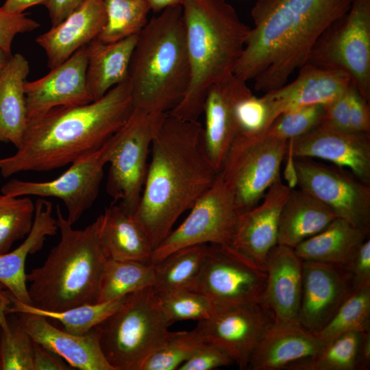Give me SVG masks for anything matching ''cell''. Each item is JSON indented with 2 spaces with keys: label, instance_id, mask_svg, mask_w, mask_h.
Listing matches in <instances>:
<instances>
[{
  "label": "cell",
  "instance_id": "obj_1",
  "mask_svg": "<svg viewBox=\"0 0 370 370\" xmlns=\"http://www.w3.org/2000/svg\"><path fill=\"white\" fill-rule=\"evenodd\" d=\"M151 160L133 215L155 249L212 185L219 171L207 153L198 120L166 113L151 145Z\"/></svg>",
  "mask_w": 370,
  "mask_h": 370
},
{
  "label": "cell",
  "instance_id": "obj_2",
  "mask_svg": "<svg viewBox=\"0 0 370 370\" xmlns=\"http://www.w3.org/2000/svg\"><path fill=\"white\" fill-rule=\"evenodd\" d=\"M353 0H256L254 26L233 74L254 82L257 91L286 84L305 64L321 34L350 8Z\"/></svg>",
  "mask_w": 370,
  "mask_h": 370
},
{
  "label": "cell",
  "instance_id": "obj_3",
  "mask_svg": "<svg viewBox=\"0 0 370 370\" xmlns=\"http://www.w3.org/2000/svg\"><path fill=\"white\" fill-rule=\"evenodd\" d=\"M134 109L128 79L86 104L58 106L27 122L17 151L0 158V173L47 171L97 151L127 121Z\"/></svg>",
  "mask_w": 370,
  "mask_h": 370
},
{
  "label": "cell",
  "instance_id": "obj_4",
  "mask_svg": "<svg viewBox=\"0 0 370 370\" xmlns=\"http://www.w3.org/2000/svg\"><path fill=\"white\" fill-rule=\"evenodd\" d=\"M181 6L190 79L182 100L168 113L198 120L209 88L233 74L250 27L225 0H183Z\"/></svg>",
  "mask_w": 370,
  "mask_h": 370
},
{
  "label": "cell",
  "instance_id": "obj_5",
  "mask_svg": "<svg viewBox=\"0 0 370 370\" xmlns=\"http://www.w3.org/2000/svg\"><path fill=\"white\" fill-rule=\"evenodd\" d=\"M190 79L182 8L169 7L138 34L129 69L134 108L169 112L186 94Z\"/></svg>",
  "mask_w": 370,
  "mask_h": 370
},
{
  "label": "cell",
  "instance_id": "obj_6",
  "mask_svg": "<svg viewBox=\"0 0 370 370\" xmlns=\"http://www.w3.org/2000/svg\"><path fill=\"white\" fill-rule=\"evenodd\" d=\"M56 212L60 241L42 266L26 273L32 305L62 311L95 304L108 260L99 242L98 219L83 229H74L58 205Z\"/></svg>",
  "mask_w": 370,
  "mask_h": 370
},
{
  "label": "cell",
  "instance_id": "obj_7",
  "mask_svg": "<svg viewBox=\"0 0 370 370\" xmlns=\"http://www.w3.org/2000/svg\"><path fill=\"white\" fill-rule=\"evenodd\" d=\"M153 286L131 293L95 328L102 352L114 370H138L143 362L177 332L169 331Z\"/></svg>",
  "mask_w": 370,
  "mask_h": 370
},
{
  "label": "cell",
  "instance_id": "obj_8",
  "mask_svg": "<svg viewBox=\"0 0 370 370\" xmlns=\"http://www.w3.org/2000/svg\"><path fill=\"white\" fill-rule=\"evenodd\" d=\"M166 114L134 108L125 123L107 140L106 190L129 215L133 216L138 208L149 148Z\"/></svg>",
  "mask_w": 370,
  "mask_h": 370
},
{
  "label": "cell",
  "instance_id": "obj_9",
  "mask_svg": "<svg viewBox=\"0 0 370 370\" xmlns=\"http://www.w3.org/2000/svg\"><path fill=\"white\" fill-rule=\"evenodd\" d=\"M288 140L266 134L236 135L223 161L219 175L232 193L240 214L258 205L280 178Z\"/></svg>",
  "mask_w": 370,
  "mask_h": 370
},
{
  "label": "cell",
  "instance_id": "obj_10",
  "mask_svg": "<svg viewBox=\"0 0 370 370\" xmlns=\"http://www.w3.org/2000/svg\"><path fill=\"white\" fill-rule=\"evenodd\" d=\"M306 63L345 73L370 102V0H353L319 36Z\"/></svg>",
  "mask_w": 370,
  "mask_h": 370
},
{
  "label": "cell",
  "instance_id": "obj_11",
  "mask_svg": "<svg viewBox=\"0 0 370 370\" xmlns=\"http://www.w3.org/2000/svg\"><path fill=\"white\" fill-rule=\"evenodd\" d=\"M239 217L233 195L218 173L184 221L153 249L151 263L154 264L169 254L188 246L231 245Z\"/></svg>",
  "mask_w": 370,
  "mask_h": 370
},
{
  "label": "cell",
  "instance_id": "obj_12",
  "mask_svg": "<svg viewBox=\"0 0 370 370\" xmlns=\"http://www.w3.org/2000/svg\"><path fill=\"white\" fill-rule=\"evenodd\" d=\"M296 181L339 218L370 231V184L349 170L311 158H293Z\"/></svg>",
  "mask_w": 370,
  "mask_h": 370
},
{
  "label": "cell",
  "instance_id": "obj_13",
  "mask_svg": "<svg viewBox=\"0 0 370 370\" xmlns=\"http://www.w3.org/2000/svg\"><path fill=\"white\" fill-rule=\"evenodd\" d=\"M106 164L107 141L97 151L73 162L56 179L47 182L12 179L1 187V192L10 197L58 198L66 207V219L73 225L97 199Z\"/></svg>",
  "mask_w": 370,
  "mask_h": 370
},
{
  "label": "cell",
  "instance_id": "obj_14",
  "mask_svg": "<svg viewBox=\"0 0 370 370\" xmlns=\"http://www.w3.org/2000/svg\"><path fill=\"white\" fill-rule=\"evenodd\" d=\"M266 271L230 245L208 244L204 264L191 291L207 297L214 306L260 302Z\"/></svg>",
  "mask_w": 370,
  "mask_h": 370
},
{
  "label": "cell",
  "instance_id": "obj_15",
  "mask_svg": "<svg viewBox=\"0 0 370 370\" xmlns=\"http://www.w3.org/2000/svg\"><path fill=\"white\" fill-rule=\"evenodd\" d=\"M274 321L261 303L214 306L211 315L199 321L206 341L225 351L240 369H247L251 356L267 327Z\"/></svg>",
  "mask_w": 370,
  "mask_h": 370
},
{
  "label": "cell",
  "instance_id": "obj_16",
  "mask_svg": "<svg viewBox=\"0 0 370 370\" xmlns=\"http://www.w3.org/2000/svg\"><path fill=\"white\" fill-rule=\"evenodd\" d=\"M356 286L347 266L302 260V288L297 321L317 333Z\"/></svg>",
  "mask_w": 370,
  "mask_h": 370
},
{
  "label": "cell",
  "instance_id": "obj_17",
  "mask_svg": "<svg viewBox=\"0 0 370 370\" xmlns=\"http://www.w3.org/2000/svg\"><path fill=\"white\" fill-rule=\"evenodd\" d=\"M88 49L85 45L44 77L26 81L25 93L27 121L58 106L93 101L87 85Z\"/></svg>",
  "mask_w": 370,
  "mask_h": 370
},
{
  "label": "cell",
  "instance_id": "obj_18",
  "mask_svg": "<svg viewBox=\"0 0 370 370\" xmlns=\"http://www.w3.org/2000/svg\"><path fill=\"white\" fill-rule=\"evenodd\" d=\"M291 189L279 178L265 193L261 202L240 214L230 246L264 271L269 251L278 244L280 212Z\"/></svg>",
  "mask_w": 370,
  "mask_h": 370
},
{
  "label": "cell",
  "instance_id": "obj_19",
  "mask_svg": "<svg viewBox=\"0 0 370 370\" xmlns=\"http://www.w3.org/2000/svg\"><path fill=\"white\" fill-rule=\"evenodd\" d=\"M287 151L295 158H317L349 170L370 184L369 134L343 133L319 126L289 140Z\"/></svg>",
  "mask_w": 370,
  "mask_h": 370
},
{
  "label": "cell",
  "instance_id": "obj_20",
  "mask_svg": "<svg viewBox=\"0 0 370 370\" xmlns=\"http://www.w3.org/2000/svg\"><path fill=\"white\" fill-rule=\"evenodd\" d=\"M351 83L350 78L341 71L306 63L299 69L295 80L264 94L269 108L270 125L283 112L312 105L330 104Z\"/></svg>",
  "mask_w": 370,
  "mask_h": 370
},
{
  "label": "cell",
  "instance_id": "obj_21",
  "mask_svg": "<svg viewBox=\"0 0 370 370\" xmlns=\"http://www.w3.org/2000/svg\"><path fill=\"white\" fill-rule=\"evenodd\" d=\"M247 82L234 74L208 90L204 104V138L212 163L219 171L225 155L237 135L235 107L251 92Z\"/></svg>",
  "mask_w": 370,
  "mask_h": 370
},
{
  "label": "cell",
  "instance_id": "obj_22",
  "mask_svg": "<svg viewBox=\"0 0 370 370\" xmlns=\"http://www.w3.org/2000/svg\"><path fill=\"white\" fill-rule=\"evenodd\" d=\"M317 336L297 320H275L254 350L247 369L287 370L313 357L323 347Z\"/></svg>",
  "mask_w": 370,
  "mask_h": 370
},
{
  "label": "cell",
  "instance_id": "obj_23",
  "mask_svg": "<svg viewBox=\"0 0 370 370\" xmlns=\"http://www.w3.org/2000/svg\"><path fill=\"white\" fill-rule=\"evenodd\" d=\"M18 314V321L34 341L60 356L73 369L114 370L102 352L95 327L85 334H74L54 327L42 316Z\"/></svg>",
  "mask_w": 370,
  "mask_h": 370
},
{
  "label": "cell",
  "instance_id": "obj_24",
  "mask_svg": "<svg viewBox=\"0 0 370 370\" xmlns=\"http://www.w3.org/2000/svg\"><path fill=\"white\" fill-rule=\"evenodd\" d=\"M106 22L103 1L85 0L60 23L36 38L47 55V66L56 67L97 38Z\"/></svg>",
  "mask_w": 370,
  "mask_h": 370
},
{
  "label": "cell",
  "instance_id": "obj_25",
  "mask_svg": "<svg viewBox=\"0 0 370 370\" xmlns=\"http://www.w3.org/2000/svg\"><path fill=\"white\" fill-rule=\"evenodd\" d=\"M267 280L260 302L275 320H297L302 288V260L294 248L277 244L266 262Z\"/></svg>",
  "mask_w": 370,
  "mask_h": 370
},
{
  "label": "cell",
  "instance_id": "obj_26",
  "mask_svg": "<svg viewBox=\"0 0 370 370\" xmlns=\"http://www.w3.org/2000/svg\"><path fill=\"white\" fill-rule=\"evenodd\" d=\"M52 212L51 202L37 199L33 226L25 241L13 251L0 254V282L15 299L27 304L32 305L26 281V259L43 247L47 236L56 234L58 227Z\"/></svg>",
  "mask_w": 370,
  "mask_h": 370
},
{
  "label": "cell",
  "instance_id": "obj_27",
  "mask_svg": "<svg viewBox=\"0 0 370 370\" xmlns=\"http://www.w3.org/2000/svg\"><path fill=\"white\" fill-rule=\"evenodd\" d=\"M99 238L107 259L150 262L154 249L142 225L112 203L97 217Z\"/></svg>",
  "mask_w": 370,
  "mask_h": 370
},
{
  "label": "cell",
  "instance_id": "obj_28",
  "mask_svg": "<svg viewBox=\"0 0 370 370\" xmlns=\"http://www.w3.org/2000/svg\"><path fill=\"white\" fill-rule=\"evenodd\" d=\"M138 34L112 42L95 38L87 45L86 85L94 101L128 79Z\"/></svg>",
  "mask_w": 370,
  "mask_h": 370
},
{
  "label": "cell",
  "instance_id": "obj_29",
  "mask_svg": "<svg viewBox=\"0 0 370 370\" xmlns=\"http://www.w3.org/2000/svg\"><path fill=\"white\" fill-rule=\"evenodd\" d=\"M29 62L20 53L10 57L0 75V142L20 146L27 125L25 84Z\"/></svg>",
  "mask_w": 370,
  "mask_h": 370
},
{
  "label": "cell",
  "instance_id": "obj_30",
  "mask_svg": "<svg viewBox=\"0 0 370 370\" xmlns=\"http://www.w3.org/2000/svg\"><path fill=\"white\" fill-rule=\"evenodd\" d=\"M336 217L307 192L291 188L280 212L278 244L294 248L324 230Z\"/></svg>",
  "mask_w": 370,
  "mask_h": 370
},
{
  "label": "cell",
  "instance_id": "obj_31",
  "mask_svg": "<svg viewBox=\"0 0 370 370\" xmlns=\"http://www.w3.org/2000/svg\"><path fill=\"white\" fill-rule=\"evenodd\" d=\"M369 232L336 217L324 230L300 243L294 250L301 260L347 266Z\"/></svg>",
  "mask_w": 370,
  "mask_h": 370
},
{
  "label": "cell",
  "instance_id": "obj_32",
  "mask_svg": "<svg viewBox=\"0 0 370 370\" xmlns=\"http://www.w3.org/2000/svg\"><path fill=\"white\" fill-rule=\"evenodd\" d=\"M208 244L177 249L154 264L157 294L192 290L201 270Z\"/></svg>",
  "mask_w": 370,
  "mask_h": 370
},
{
  "label": "cell",
  "instance_id": "obj_33",
  "mask_svg": "<svg viewBox=\"0 0 370 370\" xmlns=\"http://www.w3.org/2000/svg\"><path fill=\"white\" fill-rule=\"evenodd\" d=\"M12 304L8 313H30L59 321L66 332L74 334H85L119 309L127 296L114 300L84 304L62 311H51L23 303L9 292Z\"/></svg>",
  "mask_w": 370,
  "mask_h": 370
},
{
  "label": "cell",
  "instance_id": "obj_34",
  "mask_svg": "<svg viewBox=\"0 0 370 370\" xmlns=\"http://www.w3.org/2000/svg\"><path fill=\"white\" fill-rule=\"evenodd\" d=\"M155 283L154 264L108 259L101 273L97 303L125 297Z\"/></svg>",
  "mask_w": 370,
  "mask_h": 370
},
{
  "label": "cell",
  "instance_id": "obj_35",
  "mask_svg": "<svg viewBox=\"0 0 370 370\" xmlns=\"http://www.w3.org/2000/svg\"><path fill=\"white\" fill-rule=\"evenodd\" d=\"M370 331V282L357 285L330 321L314 334L323 345L351 332Z\"/></svg>",
  "mask_w": 370,
  "mask_h": 370
},
{
  "label": "cell",
  "instance_id": "obj_36",
  "mask_svg": "<svg viewBox=\"0 0 370 370\" xmlns=\"http://www.w3.org/2000/svg\"><path fill=\"white\" fill-rule=\"evenodd\" d=\"M364 332L342 334L324 345L313 357L287 370H360V349Z\"/></svg>",
  "mask_w": 370,
  "mask_h": 370
},
{
  "label": "cell",
  "instance_id": "obj_37",
  "mask_svg": "<svg viewBox=\"0 0 370 370\" xmlns=\"http://www.w3.org/2000/svg\"><path fill=\"white\" fill-rule=\"evenodd\" d=\"M106 22L97 38L116 42L138 34L148 22L151 8L146 0H103Z\"/></svg>",
  "mask_w": 370,
  "mask_h": 370
},
{
  "label": "cell",
  "instance_id": "obj_38",
  "mask_svg": "<svg viewBox=\"0 0 370 370\" xmlns=\"http://www.w3.org/2000/svg\"><path fill=\"white\" fill-rule=\"evenodd\" d=\"M34 211L35 204L28 196L0 195V254L29 234Z\"/></svg>",
  "mask_w": 370,
  "mask_h": 370
},
{
  "label": "cell",
  "instance_id": "obj_39",
  "mask_svg": "<svg viewBox=\"0 0 370 370\" xmlns=\"http://www.w3.org/2000/svg\"><path fill=\"white\" fill-rule=\"evenodd\" d=\"M205 342L197 325L191 331L177 332L164 346L149 356L138 370L177 369Z\"/></svg>",
  "mask_w": 370,
  "mask_h": 370
},
{
  "label": "cell",
  "instance_id": "obj_40",
  "mask_svg": "<svg viewBox=\"0 0 370 370\" xmlns=\"http://www.w3.org/2000/svg\"><path fill=\"white\" fill-rule=\"evenodd\" d=\"M156 295L170 325L179 321L205 320L211 315L214 308V304L207 297L191 290Z\"/></svg>",
  "mask_w": 370,
  "mask_h": 370
},
{
  "label": "cell",
  "instance_id": "obj_41",
  "mask_svg": "<svg viewBox=\"0 0 370 370\" xmlns=\"http://www.w3.org/2000/svg\"><path fill=\"white\" fill-rule=\"evenodd\" d=\"M325 111V106L312 105L283 112L264 134L285 140L300 137L321 125Z\"/></svg>",
  "mask_w": 370,
  "mask_h": 370
},
{
  "label": "cell",
  "instance_id": "obj_42",
  "mask_svg": "<svg viewBox=\"0 0 370 370\" xmlns=\"http://www.w3.org/2000/svg\"><path fill=\"white\" fill-rule=\"evenodd\" d=\"M0 330V369L33 370L34 341L18 320Z\"/></svg>",
  "mask_w": 370,
  "mask_h": 370
},
{
  "label": "cell",
  "instance_id": "obj_43",
  "mask_svg": "<svg viewBox=\"0 0 370 370\" xmlns=\"http://www.w3.org/2000/svg\"><path fill=\"white\" fill-rule=\"evenodd\" d=\"M235 119L237 135L264 134L270 125L269 108L264 97L251 92L241 98L236 104Z\"/></svg>",
  "mask_w": 370,
  "mask_h": 370
},
{
  "label": "cell",
  "instance_id": "obj_44",
  "mask_svg": "<svg viewBox=\"0 0 370 370\" xmlns=\"http://www.w3.org/2000/svg\"><path fill=\"white\" fill-rule=\"evenodd\" d=\"M234 363L228 354L214 343H204L177 370H212Z\"/></svg>",
  "mask_w": 370,
  "mask_h": 370
},
{
  "label": "cell",
  "instance_id": "obj_45",
  "mask_svg": "<svg viewBox=\"0 0 370 370\" xmlns=\"http://www.w3.org/2000/svg\"><path fill=\"white\" fill-rule=\"evenodd\" d=\"M40 23L25 14H12L0 8V49L12 54L11 47L14 37L21 33L32 32Z\"/></svg>",
  "mask_w": 370,
  "mask_h": 370
},
{
  "label": "cell",
  "instance_id": "obj_46",
  "mask_svg": "<svg viewBox=\"0 0 370 370\" xmlns=\"http://www.w3.org/2000/svg\"><path fill=\"white\" fill-rule=\"evenodd\" d=\"M351 84L343 94L330 104L325 106V111L321 126L339 132L352 133L349 124Z\"/></svg>",
  "mask_w": 370,
  "mask_h": 370
},
{
  "label": "cell",
  "instance_id": "obj_47",
  "mask_svg": "<svg viewBox=\"0 0 370 370\" xmlns=\"http://www.w3.org/2000/svg\"><path fill=\"white\" fill-rule=\"evenodd\" d=\"M349 124L352 133L370 132L369 102L362 96L352 82L350 86Z\"/></svg>",
  "mask_w": 370,
  "mask_h": 370
},
{
  "label": "cell",
  "instance_id": "obj_48",
  "mask_svg": "<svg viewBox=\"0 0 370 370\" xmlns=\"http://www.w3.org/2000/svg\"><path fill=\"white\" fill-rule=\"evenodd\" d=\"M347 267L356 285L370 282V240H365L358 247Z\"/></svg>",
  "mask_w": 370,
  "mask_h": 370
},
{
  "label": "cell",
  "instance_id": "obj_49",
  "mask_svg": "<svg viewBox=\"0 0 370 370\" xmlns=\"http://www.w3.org/2000/svg\"><path fill=\"white\" fill-rule=\"evenodd\" d=\"M73 369L62 358L34 341L33 370Z\"/></svg>",
  "mask_w": 370,
  "mask_h": 370
},
{
  "label": "cell",
  "instance_id": "obj_50",
  "mask_svg": "<svg viewBox=\"0 0 370 370\" xmlns=\"http://www.w3.org/2000/svg\"><path fill=\"white\" fill-rule=\"evenodd\" d=\"M85 0H49L45 5L49 12L51 27L60 23Z\"/></svg>",
  "mask_w": 370,
  "mask_h": 370
},
{
  "label": "cell",
  "instance_id": "obj_51",
  "mask_svg": "<svg viewBox=\"0 0 370 370\" xmlns=\"http://www.w3.org/2000/svg\"><path fill=\"white\" fill-rule=\"evenodd\" d=\"M49 0H5L1 8L12 14H23L30 7L36 5H46Z\"/></svg>",
  "mask_w": 370,
  "mask_h": 370
},
{
  "label": "cell",
  "instance_id": "obj_52",
  "mask_svg": "<svg viewBox=\"0 0 370 370\" xmlns=\"http://www.w3.org/2000/svg\"><path fill=\"white\" fill-rule=\"evenodd\" d=\"M5 290V286L0 282V328L4 332H9L10 323L6 314L8 308L12 304V300L9 291Z\"/></svg>",
  "mask_w": 370,
  "mask_h": 370
},
{
  "label": "cell",
  "instance_id": "obj_53",
  "mask_svg": "<svg viewBox=\"0 0 370 370\" xmlns=\"http://www.w3.org/2000/svg\"><path fill=\"white\" fill-rule=\"evenodd\" d=\"M370 368V331L363 333L360 349V370Z\"/></svg>",
  "mask_w": 370,
  "mask_h": 370
},
{
  "label": "cell",
  "instance_id": "obj_54",
  "mask_svg": "<svg viewBox=\"0 0 370 370\" xmlns=\"http://www.w3.org/2000/svg\"><path fill=\"white\" fill-rule=\"evenodd\" d=\"M151 10L159 13L163 10L173 6L181 5L183 0H146Z\"/></svg>",
  "mask_w": 370,
  "mask_h": 370
},
{
  "label": "cell",
  "instance_id": "obj_55",
  "mask_svg": "<svg viewBox=\"0 0 370 370\" xmlns=\"http://www.w3.org/2000/svg\"><path fill=\"white\" fill-rule=\"evenodd\" d=\"M11 56L0 49V75Z\"/></svg>",
  "mask_w": 370,
  "mask_h": 370
},
{
  "label": "cell",
  "instance_id": "obj_56",
  "mask_svg": "<svg viewBox=\"0 0 370 370\" xmlns=\"http://www.w3.org/2000/svg\"><path fill=\"white\" fill-rule=\"evenodd\" d=\"M0 330H1V328H0Z\"/></svg>",
  "mask_w": 370,
  "mask_h": 370
}]
</instances>
